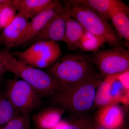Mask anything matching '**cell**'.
<instances>
[{
    "mask_svg": "<svg viewBox=\"0 0 129 129\" xmlns=\"http://www.w3.org/2000/svg\"><path fill=\"white\" fill-rule=\"evenodd\" d=\"M129 129L128 128H126V129Z\"/></svg>",
    "mask_w": 129,
    "mask_h": 129,
    "instance_id": "32",
    "label": "cell"
},
{
    "mask_svg": "<svg viewBox=\"0 0 129 129\" xmlns=\"http://www.w3.org/2000/svg\"><path fill=\"white\" fill-rule=\"evenodd\" d=\"M12 53L23 62L39 69L48 68L62 55L59 43L52 41L36 42L26 50Z\"/></svg>",
    "mask_w": 129,
    "mask_h": 129,
    "instance_id": "6",
    "label": "cell"
},
{
    "mask_svg": "<svg viewBox=\"0 0 129 129\" xmlns=\"http://www.w3.org/2000/svg\"><path fill=\"white\" fill-rule=\"evenodd\" d=\"M92 129H106L104 127H103L100 125L97 124L96 123H95L94 125L92 127Z\"/></svg>",
    "mask_w": 129,
    "mask_h": 129,
    "instance_id": "26",
    "label": "cell"
},
{
    "mask_svg": "<svg viewBox=\"0 0 129 129\" xmlns=\"http://www.w3.org/2000/svg\"><path fill=\"white\" fill-rule=\"evenodd\" d=\"M62 109L52 106L44 109L33 116L35 129H52L62 119Z\"/></svg>",
    "mask_w": 129,
    "mask_h": 129,
    "instance_id": "13",
    "label": "cell"
},
{
    "mask_svg": "<svg viewBox=\"0 0 129 129\" xmlns=\"http://www.w3.org/2000/svg\"><path fill=\"white\" fill-rule=\"evenodd\" d=\"M95 123L106 129H122L124 123L123 111L118 104L99 109L96 117Z\"/></svg>",
    "mask_w": 129,
    "mask_h": 129,
    "instance_id": "11",
    "label": "cell"
},
{
    "mask_svg": "<svg viewBox=\"0 0 129 129\" xmlns=\"http://www.w3.org/2000/svg\"><path fill=\"white\" fill-rule=\"evenodd\" d=\"M29 113L23 114L18 115L3 126L0 129H25L29 120Z\"/></svg>",
    "mask_w": 129,
    "mask_h": 129,
    "instance_id": "23",
    "label": "cell"
},
{
    "mask_svg": "<svg viewBox=\"0 0 129 129\" xmlns=\"http://www.w3.org/2000/svg\"><path fill=\"white\" fill-rule=\"evenodd\" d=\"M129 92V90L125 89L117 79L111 85V95L112 104H118L121 102L124 96Z\"/></svg>",
    "mask_w": 129,
    "mask_h": 129,
    "instance_id": "22",
    "label": "cell"
},
{
    "mask_svg": "<svg viewBox=\"0 0 129 129\" xmlns=\"http://www.w3.org/2000/svg\"><path fill=\"white\" fill-rule=\"evenodd\" d=\"M10 1H11V0H10ZM8 2V3H9ZM6 3H5V4H3V5H1V6H0V14H1V12L2 10V9H3V7H4V5H5V4H6Z\"/></svg>",
    "mask_w": 129,
    "mask_h": 129,
    "instance_id": "29",
    "label": "cell"
},
{
    "mask_svg": "<svg viewBox=\"0 0 129 129\" xmlns=\"http://www.w3.org/2000/svg\"><path fill=\"white\" fill-rule=\"evenodd\" d=\"M95 123L92 118L84 114H71L68 118L62 119L52 129H90Z\"/></svg>",
    "mask_w": 129,
    "mask_h": 129,
    "instance_id": "17",
    "label": "cell"
},
{
    "mask_svg": "<svg viewBox=\"0 0 129 129\" xmlns=\"http://www.w3.org/2000/svg\"><path fill=\"white\" fill-rule=\"evenodd\" d=\"M65 20L66 31L62 42L66 44L69 50L75 51L79 49L80 42L86 31L80 24L70 16L67 10Z\"/></svg>",
    "mask_w": 129,
    "mask_h": 129,
    "instance_id": "14",
    "label": "cell"
},
{
    "mask_svg": "<svg viewBox=\"0 0 129 129\" xmlns=\"http://www.w3.org/2000/svg\"><path fill=\"white\" fill-rule=\"evenodd\" d=\"M29 22V19L24 14L19 12L0 34V44L8 50L16 47L24 36Z\"/></svg>",
    "mask_w": 129,
    "mask_h": 129,
    "instance_id": "10",
    "label": "cell"
},
{
    "mask_svg": "<svg viewBox=\"0 0 129 129\" xmlns=\"http://www.w3.org/2000/svg\"><path fill=\"white\" fill-rule=\"evenodd\" d=\"M19 115L5 94L0 96V125L3 126Z\"/></svg>",
    "mask_w": 129,
    "mask_h": 129,
    "instance_id": "20",
    "label": "cell"
},
{
    "mask_svg": "<svg viewBox=\"0 0 129 129\" xmlns=\"http://www.w3.org/2000/svg\"><path fill=\"white\" fill-rule=\"evenodd\" d=\"M129 13L121 12L111 18L113 25L118 34L125 40L127 46L129 43Z\"/></svg>",
    "mask_w": 129,
    "mask_h": 129,
    "instance_id": "18",
    "label": "cell"
},
{
    "mask_svg": "<svg viewBox=\"0 0 129 129\" xmlns=\"http://www.w3.org/2000/svg\"><path fill=\"white\" fill-rule=\"evenodd\" d=\"M0 58L6 72L28 83L42 97L49 96L61 88L46 72L26 64L9 50H0Z\"/></svg>",
    "mask_w": 129,
    "mask_h": 129,
    "instance_id": "3",
    "label": "cell"
},
{
    "mask_svg": "<svg viewBox=\"0 0 129 129\" xmlns=\"http://www.w3.org/2000/svg\"><path fill=\"white\" fill-rule=\"evenodd\" d=\"M117 79L125 89L129 90V71L128 70L118 75Z\"/></svg>",
    "mask_w": 129,
    "mask_h": 129,
    "instance_id": "24",
    "label": "cell"
},
{
    "mask_svg": "<svg viewBox=\"0 0 129 129\" xmlns=\"http://www.w3.org/2000/svg\"><path fill=\"white\" fill-rule=\"evenodd\" d=\"M10 1V0H0V6L3 4L9 2Z\"/></svg>",
    "mask_w": 129,
    "mask_h": 129,
    "instance_id": "27",
    "label": "cell"
},
{
    "mask_svg": "<svg viewBox=\"0 0 129 129\" xmlns=\"http://www.w3.org/2000/svg\"><path fill=\"white\" fill-rule=\"evenodd\" d=\"M53 0H11V3L19 12L32 19L45 9Z\"/></svg>",
    "mask_w": 129,
    "mask_h": 129,
    "instance_id": "15",
    "label": "cell"
},
{
    "mask_svg": "<svg viewBox=\"0 0 129 129\" xmlns=\"http://www.w3.org/2000/svg\"><path fill=\"white\" fill-rule=\"evenodd\" d=\"M90 55L98 71L105 77L120 73L129 69V51L122 46L99 49Z\"/></svg>",
    "mask_w": 129,
    "mask_h": 129,
    "instance_id": "7",
    "label": "cell"
},
{
    "mask_svg": "<svg viewBox=\"0 0 129 129\" xmlns=\"http://www.w3.org/2000/svg\"><path fill=\"white\" fill-rule=\"evenodd\" d=\"M92 127H93V126H92ZM92 127H91V128H90V129H92Z\"/></svg>",
    "mask_w": 129,
    "mask_h": 129,
    "instance_id": "31",
    "label": "cell"
},
{
    "mask_svg": "<svg viewBox=\"0 0 129 129\" xmlns=\"http://www.w3.org/2000/svg\"><path fill=\"white\" fill-rule=\"evenodd\" d=\"M106 43L102 37L85 31L81 40L79 49L82 51L94 52Z\"/></svg>",
    "mask_w": 129,
    "mask_h": 129,
    "instance_id": "19",
    "label": "cell"
},
{
    "mask_svg": "<svg viewBox=\"0 0 129 129\" xmlns=\"http://www.w3.org/2000/svg\"><path fill=\"white\" fill-rule=\"evenodd\" d=\"M10 2L4 5L0 14V30L7 27L13 21L17 15V10Z\"/></svg>",
    "mask_w": 129,
    "mask_h": 129,
    "instance_id": "21",
    "label": "cell"
},
{
    "mask_svg": "<svg viewBox=\"0 0 129 129\" xmlns=\"http://www.w3.org/2000/svg\"><path fill=\"white\" fill-rule=\"evenodd\" d=\"M62 2L53 0L46 8L29 22L24 36L16 47L29 44L52 18L59 9Z\"/></svg>",
    "mask_w": 129,
    "mask_h": 129,
    "instance_id": "8",
    "label": "cell"
},
{
    "mask_svg": "<svg viewBox=\"0 0 129 129\" xmlns=\"http://www.w3.org/2000/svg\"><path fill=\"white\" fill-rule=\"evenodd\" d=\"M25 129H31L30 128V120H29L28 122Z\"/></svg>",
    "mask_w": 129,
    "mask_h": 129,
    "instance_id": "28",
    "label": "cell"
},
{
    "mask_svg": "<svg viewBox=\"0 0 129 129\" xmlns=\"http://www.w3.org/2000/svg\"><path fill=\"white\" fill-rule=\"evenodd\" d=\"M5 94L20 114H29L42 105L41 96L28 83L22 80H8Z\"/></svg>",
    "mask_w": 129,
    "mask_h": 129,
    "instance_id": "5",
    "label": "cell"
},
{
    "mask_svg": "<svg viewBox=\"0 0 129 129\" xmlns=\"http://www.w3.org/2000/svg\"><path fill=\"white\" fill-rule=\"evenodd\" d=\"M104 79L92 80L60 89L49 96L51 102L71 114H84L94 106L97 89Z\"/></svg>",
    "mask_w": 129,
    "mask_h": 129,
    "instance_id": "2",
    "label": "cell"
},
{
    "mask_svg": "<svg viewBox=\"0 0 129 129\" xmlns=\"http://www.w3.org/2000/svg\"><path fill=\"white\" fill-rule=\"evenodd\" d=\"M66 9L62 2L55 14L29 43L32 44L40 41L62 42L66 31Z\"/></svg>",
    "mask_w": 129,
    "mask_h": 129,
    "instance_id": "9",
    "label": "cell"
},
{
    "mask_svg": "<svg viewBox=\"0 0 129 129\" xmlns=\"http://www.w3.org/2000/svg\"><path fill=\"white\" fill-rule=\"evenodd\" d=\"M94 10L107 21L114 14L124 12L129 13V7L120 0H79Z\"/></svg>",
    "mask_w": 129,
    "mask_h": 129,
    "instance_id": "12",
    "label": "cell"
},
{
    "mask_svg": "<svg viewBox=\"0 0 129 129\" xmlns=\"http://www.w3.org/2000/svg\"><path fill=\"white\" fill-rule=\"evenodd\" d=\"M5 72H6V70L0 58V78H2Z\"/></svg>",
    "mask_w": 129,
    "mask_h": 129,
    "instance_id": "25",
    "label": "cell"
},
{
    "mask_svg": "<svg viewBox=\"0 0 129 129\" xmlns=\"http://www.w3.org/2000/svg\"><path fill=\"white\" fill-rule=\"evenodd\" d=\"M67 12L86 32L102 37L112 47L122 46L119 36L108 21L79 0L62 2Z\"/></svg>",
    "mask_w": 129,
    "mask_h": 129,
    "instance_id": "4",
    "label": "cell"
},
{
    "mask_svg": "<svg viewBox=\"0 0 129 129\" xmlns=\"http://www.w3.org/2000/svg\"><path fill=\"white\" fill-rule=\"evenodd\" d=\"M118 74L106 76L97 89L94 105L99 109L112 104L111 95V85L117 79Z\"/></svg>",
    "mask_w": 129,
    "mask_h": 129,
    "instance_id": "16",
    "label": "cell"
},
{
    "mask_svg": "<svg viewBox=\"0 0 129 129\" xmlns=\"http://www.w3.org/2000/svg\"><path fill=\"white\" fill-rule=\"evenodd\" d=\"M46 70L60 86V89L106 77L96 68L90 55L83 51L62 56Z\"/></svg>",
    "mask_w": 129,
    "mask_h": 129,
    "instance_id": "1",
    "label": "cell"
},
{
    "mask_svg": "<svg viewBox=\"0 0 129 129\" xmlns=\"http://www.w3.org/2000/svg\"><path fill=\"white\" fill-rule=\"evenodd\" d=\"M2 78H0V83H1V81Z\"/></svg>",
    "mask_w": 129,
    "mask_h": 129,
    "instance_id": "30",
    "label": "cell"
}]
</instances>
